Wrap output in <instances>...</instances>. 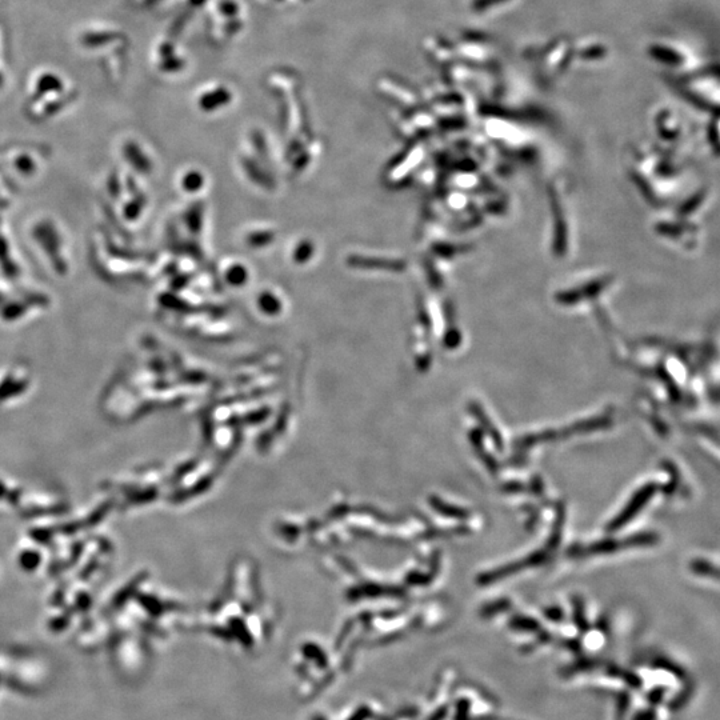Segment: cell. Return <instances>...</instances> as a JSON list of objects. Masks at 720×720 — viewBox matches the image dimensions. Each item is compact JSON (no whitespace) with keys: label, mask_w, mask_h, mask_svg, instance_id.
<instances>
[{"label":"cell","mask_w":720,"mask_h":720,"mask_svg":"<svg viewBox=\"0 0 720 720\" xmlns=\"http://www.w3.org/2000/svg\"><path fill=\"white\" fill-rule=\"evenodd\" d=\"M652 494V488H647V490H643L640 492L638 496H636L634 502L630 504L626 508V510L623 511V514L620 515V518L616 519L614 523H612L611 530H614V528L622 527L624 523L627 522L628 519H631L632 516L636 514V510H638L639 507H642L644 503H646V500L648 499V496Z\"/></svg>","instance_id":"cell-1"}]
</instances>
